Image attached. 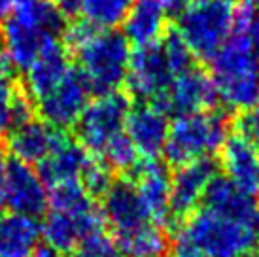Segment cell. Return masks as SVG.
Instances as JSON below:
<instances>
[{
	"mask_svg": "<svg viewBox=\"0 0 259 257\" xmlns=\"http://www.w3.org/2000/svg\"><path fill=\"white\" fill-rule=\"evenodd\" d=\"M42 238L36 218L17 212H0V257H32Z\"/></svg>",
	"mask_w": 259,
	"mask_h": 257,
	"instance_id": "22",
	"label": "cell"
},
{
	"mask_svg": "<svg viewBox=\"0 0 259 257\" xmlns=\"http://www.w3.org/2000/svg\"><path fill=\"white\" fill-rule=\"evenodd\" d=\"M218 174V164L212 157L197 159L182 164L170 178V216L172 225H180L199 208L210 180Z\"/></svg>",
	"mask_w": 259,
	"mask_h": 257,
	"instance_id": "12",
	"label": "cell"
},
{
	"mask_svg": "<svg viewBox=\"0 0 259 257\" xmlns=\"http://www.w3.org/2000/svg\"><path fill=\"white\" fill-rule=\"evenodd\" d=\"M168 127V114L153 102H142L133 108L125 121V133L140 159H159L165 150Z\"/></svg>",
	"mask_w": 259,
	"mask_h": 257,
	"instance_id": "16",
	"label": "cell"
},
{
	"mask_svg": "<svg viewBox=\"0 0 259 257\" xmlns=\"http://www.w3.org/2000/svg\"><path fill=\"white\" fill-rule=\"evenodd\" d=\"M61 136L63 131L32 117L8 131V148L15 159L29 164H40Z\"/></svg>",
	"mask_w": 259,
	"mask_h": 257,
	"instance_id": "19",
	"label": "cell"
},
{
	"mask_svg": "<svg viewBox=\"0 0 259 257\" xmlns=\"http://www.w3.org/2000/svg\"><path fill=\"white\" fill-rule=\"evenodd\" d=\"M129 112V97L121 91L99 95L97 99L89 100L76 123L78 142L93 155H99L112 138L125 131Z\"/></svg>",
	"mask_w": 259,
	"mask_h": 257,
	"instance_id": "7",
	"label": "cell"
},
{
	"mask_svg": "<svg viewBox=\"0 0 259 257\" xmlns=\"http://www.w3.org/2000/svg\"><path fill=\"white\" fill-rule=\"evenodd\" d=\"M93 157L91 151L63 133L48 157L38 164V172L48 189L63 184H81V178Z\"/></svg>",
	"mask_w": 259,
	"mask_h": 257,
	"instance_id": "17",
	"label": "cell"
},
{
	"mask_svg": "<svg viewBox=\"0 0 259 257\" xmlns=\"http://www.w3.org/2000/svg\"><path fill=\"white\" fill-rule=\"evenodd\" d=\"M212 61L218 100L229 110L248 112L259 104V57L240 32H233Z\"/></svg>",
	"mask_w": 259,
	"mask_h": 257,
	"instance_id": "3",
	"label": "cell"
},
{
	"mask_svg": "<svg viewBox=\"0 0 259 257\" xmlns=\"http://www.w3.org/2000/svg\"><path fill=\"white\" fill-rule=\"evenodd\" d=\"M65 17L51 0H15L2 27V44L12 64L27 70L46 44L61 38Z\"/></svg>",
	"mask_w": 259,
	"mask_h": 257,
	"instance_id": "2",
	"label": "cell"
},
{
	"mask_svg": "<svg viewBox=\"0 0 259 257\" xmlns=\"http://www.w3.org/2000/svg\"><path fill=\"white\" fill-rule=\"evenodd\" d=\"M133 2L135 0H81L79 14L83 15V21L97 29L112 30L125 21Z\"/></svg>",
	"mask_w": 259,
	"mask_h": 257,
	"instance_id": "24",
	"label": "cell"
},
{
	"mask_svg": "<svg viewBox=\"0 0 259 257\" xmlns=\"http://www.w3.org/2000/svg\"><path fill=\"white\" fill-rule=\"evenodd\" d=\"M174 74L166 64L159 44L137 48L131 53L125 85L129 93L144 102H159L166 93Z\"/></svg>",
	"mask_w": 259,
	"mask_h": 257,
	"instance_id": "11",
	"label": "cell"
},
{
	"mask_svg": "<svg viewBox=\"0 0 259 257\" xmlns=\"http://www.w3.org/2000/svg\"><path fill=\"white\" fill-rule=\"evenodd\" d=\"M65 257H121L115 240L110 238L104 231L99 235L87 238L85 242H81L76 250L68 251Z\"/></svg>",
	"mask_w": 259,
	"mask_h": 257,
	"instance_id": "28",
	"label": "cell"
},
{
	"mask_svg": "<svg viewBox=\"0 0 259 257\" xmlns=\"http://www.w3.org/2000/svg\"><path fill=\"white\" fill-rule=\"evenodd\" d=\"M197 0H161V4L165 8L166 14H180L182 10H186L187 6L195 4Z\"/></svg>",
	"mask_w": 259,
	"mask_h": 257,
	"instance_id": "32",
	"label": "cell"
},
{
	"mask_svg": "<svg viewBox=\"0 0 259 257\" xmlns=\"http://www.w3.org/2000/svg\"><path fill=\"white\" fill-rule=\"evenodd\" d=\"M238 133H242V135L252 142V146L259 153V104L255 108H252V110H248V112L240 117Z\"/></svg>",
	"mask_w": 259,
	"mask_h": 257,
	"instance_id": "30",
	"label": "cell"
},
{
	"mask_svg": "<svg viewBox=\"0 0 259 257\" xmlns=\"http://www.w3.org/2000/svg\"><path fill=\"white\" fill-rule=\"evenodd\" d=\"M216 100L218 95L212 78L199 68L189 66L174 76L163 99L153 104L161 106L166 114L186 115L210 110Z\"/></svg>",
	"mask_w": 259,
	"mask_h": 257,
	"instance_id": "13",
	"label": "cell"
},
{
	"mask_svg": "<svg viewBox=\"0 0 259 257\" xmlns=\"http://www.w3.org/2000/svg\"><path fill=\"white\" fill-rule=\"evenodd\" d=\"M102 218L112 229L114 238L125 236L151 223V218L138 195L133 180L112 182L102 195Z\"/></svg>",
	"mask_w": 259,
	"mask_h": 257,
	"instance_id": "14",
	"label": "cell"
},
{
	"mask_svg": "<svg viewBox=\"0 0 259 257\" xmlns=\"http://www.w3.org/2000/svg\"><path fill=\"white\" fill-rule=\"evenodd\" d=\"M161 51H163V57H165L168 68L174 76L180 74V72L187 70L189 66H193V55L189 48L186 46V42L180 38L178 32H168L161 38Z\"/></svg>",
	"mask_w": 259,
	"mask_h": 257,
	"instance_id": "26",
	"label": "cell"
},
{
	"mask_svg": "<svg viewBox=\"0 0 259 257\" xmlns=\"http://www.w3.org/2000/svg\"><path fill=\"white\" fill-rule=\"evenodd\" d=\"M178 240L208 257H244L259 250V225L201 206L178 225Z\"/></svg>",
	"mask_w": 259,
	"mask_h": 257,
	"instance_id": "1",
	"label": "cell"
},
{
	"mask_svg": "<svg viewBox=\"0 0 259 257\" xmlns=\"http://www.w3.org/2000/svg\"><path fill=\"white\" fill-rule=\"evenodd\" d=\"M229 135L227 115L214 110H204L197 114L176 115L168 127L165 142L166 163L172 166L193 163L197 159L212 157L222 150Z\"/></svg>",
	"mask_w": 259,
	"mask_h": 257,
	"instance_id": "4",
	"label": "cell"
},
{
	"mask_svg": "<svg viewBox=\"0 0 259 257\" xmlns=\"http://www.w3.org/2000/svg\"><path fill=\"white\" fill-rule=\"evenodd\" d=\"M91 95L93 89L83 76V72L78 66H70L65 78L36 100L40 119L59 131L74 127L89 104Z\"/></svg>",
	"mask_w": 259,
	"mask_h": 257,
	"instance_id": "9",
	"label": "cell"
},
{
	"mask_svg": "<svg viewBox=\"0 0 259 257\" xmlns=\"http://www.w3.org/2000/svg\"><path fill=\"white\" fill-rule=\"evenodd\" d=\"M166 15L161 0H135L121 23L123 36L135 48L159 44L166 34Z\"/></svg>",
	"mask_w": 259,
	"mask_h": 257,
	"instance_id": "21",
	"label": "cell"
},
{
	"mask_svg": "<svg viewBox=\"0 0 259 257\" xmlns=\"http://www.w3.org/2000/svg\"><path fill=\"white\" fill-rule=\"evenodd\" d=\"M72 53L78 57V68L83 72L93 93L119 91L125 83L131 63V44L123 32L97 29Z\"/></svg>",
	"mask_w": 259,
	"mask_h": 257,
	"instance_id": "6",
	"label": "cell"
},
{
	"mask_svg": "<svg viewBox=\"0 0 259 257\" xmlns=\"http://www.w3.org/2000/svg\"><path fill=\"white\" fill-rule=\"evenodd\" d=\"M244 257H259V250L257 251H252V253H248V255H244Z\"/></svg>",
	"mask_w": 259,
	"mask_h": 257,
	"instance_id": "38",
	"label": "cell"
},
{
	"mask_svg": "<svg viewBox=\"0 0 259 257\" xmlns=\"http://www.w3.org/2000/svg\"><path fill=\"white\" fill-rule=\"evenodd\" d=\"M32 257H61V253L55 250H51L50 246H44V248H38Z\"/></svg>",
	"mask_w": 259,
	"mask_h": 257,
	"instance_id": "36",
	"label": "cell"
},
{
	"mask_svg": "<svg viewBox=\"0 0 259 257\" xmlns=\"http://www.w3.org/2000/svg\"><path fill=\"white\" fill-rule=\"evenodd\" d=\"M235 30L244 36L248 44L252 46L253 53L259 57V14L253 10H237V21Z\"/></svg>",
	"mask_w": 259,
	"mask_h": 257,
	"instance_id": "29",
	"label": "cell"
},
{
	"mask_svg": "<svg viewBox=\"0 0 259 257\" xmlns=\"http://www.w3.org/2000/svg\"><path fill=\"white\" fill-rule=\"evenodd\" d=\"M40 227L46 246L59 253H68L87 238L102 233L104 218L91 199L72 208H51Z\"/></svg>",
	"mask_w": 259,
	"mask_h": 257,
	"instance_id": "8",
	"label": "cell"
},
{
	"mask_svg": "<svg viewBox=\"0 0 259 257\" xmlns=\"http://www.w3.org/2000/svg\"><path fill=\"white\" fill-rule=\"evenodd\" d=\"M235 0H197L178 14L176 32L193 59L210 61L235 32Z\"/></svg>",
	"mask_w": 259,
	"mask_h": 257,
	"instance_id": "5",
	"label": "cell"
},
{
	"mask_svg": "<svg viewBox=\"0 0 259 257\" xmlns=\"http://www.w3.org/2000/svg\"><path fill=\"white\" fill-rule=\"evenodd\" d=\"M2 202L17 214L30 218L42 216L50 204V193L38 168L15 157L6 161Z\"/></svg>",
	"mask_w": 259,
	"mask_h": 257,
	"instance_id": "10",
	"label": "cell"
},
{
	"mask_svg": "<svg viewBox=\"0 0 259 257\" xmlns=\"http://www.w3.org/2000/svg\"><path fill=\"white\" fill-rule=\"evenodd\" d=\"M114 240L121 257H165L168 253L165 227L153 222Z\"/></svg>",
	"mask_w": 259,
	"mask_h": 257,
	"instance_id": "23",
	"label": "cell"
},
{
	"mask_svg": "<svg viewBox=\"0 0 259 257\" xmlns=\"http://www.w3.org/2000/svg\"><path fill=\"white\" fill-rule=\"evenodd\" d=\"M70 66L72 64L68 63V48L65 42H61V38H53L44 46L32 64L25 70V91L29 97L38 100L65 78Z\"/></svg>",
	"mask_w": 259,
	"mask_h": 257,
	"instance_id": "18",
	"label": "cell"
},
{
	"mask_svg": "<svg viewBox=\"0 0 259 257\" xmlns=\"http://www.w3.org/2000/svg\"><path fill=\"white\" fill-rule=\"evenodd\" d=\"M222 166L225 176L250 193L259 187V153L242 133L227 135L222 146Z\"/></svg>",
	"mask_w": 259,
	"mask_h": 257,
	"instance_id": "20",
	"label": "cell"
},
{
	"mask_svg": "<svg viewBox=\"0 0 259 257\" xmlns=\"http://www.w3.org/2000/svg\"><path fill=\"white\" fill-rule=\"evenodd\" d=\"M12 68H14V64L8 57L6 48L0 40V78H12Z\"/></svg>",
	"mask_w": 259,
	"mask_h": 257,
	"instance_id": "33",
	"label": "cell"
},
{
	"mask_svg": "<svg viewBox=\"0 0 259 257\" xmlns=\"http://www.w3.org/2000/svg\"><path fill=\"white\" fill-rule=\"evenodd\" d=\"M131 180L144 202L151 222L165 227L172 225L170 216V174L159 159H140L131 170Z\"/></svg>",
	"mask_w": 259,
	"mask_h": 257,
	"instance_id": "15",
	"label": "cell"
},
{
	"mask_svg": "<svg viewBox=\"0 0 259 257\" xmlns=\"http://www.w3.org/2000/svg\"><path fill=\"white\" fill-rule=\"evenodd\" d=\"M21 93L12 78H0V135L8 133L15 123V104Z\"/></svg>",
	"mask_w": 259,
	"mask_h": 257,
	"instance_id": "27",
	"label": "cell"
},
{
	"mask_svg": "<svg viewBox=\"0 0 259 257\" xmlns=\"http://www.w3.org/2000/svg\"><path fill=\"white\" fill-rule=\"evenodd\" d=\"M15 0H0V23H4L14 10Z\"/></svg>",
	"mask_w": 259,
	"mask_h": 257,
	"instance_id": "35",
	"label": "cell"
},
{
	"mask_svg": "<svg viewBox=\"0 0 259 257\" xmlns=\"http://www.w3.org/2000/svg\"><path fill=\"white\" fill-rule=\"evenodd\" d=\"M63 17H76L81 8V0H51Z\"/></svg>",
	"mask_w": 259,
	"mask_h": 257,
	"instance_id": "31",
	"label": "cell"
},
{
	"mask_svg": "<svg viewBox=\"0 0 259 257\" xmlns=\"http://www.w3.org/2000/svg\"><path fill=\"white\" fill-rule=\"evenodd\" d=\"M240 4L248 10H257L259 8V0H240Z\"/></svg>",
	"mask_w": 259,
	"mask_h": 257,
	"instance_id": "37",
	"label": "cell"
},
{
	"mask_svg": "<svg viewBox=\"0 0 259 257\" xmlns=\"http://www.w3.org/2000/svg\"><path fill=\"white\" fill-rule=\"evenodd\" d=\"M97 157H101L112 170H129V172L140 161L137 148L133 146V142H131V138L127 136L125 131H123L121 135L115 136V138H112Z\"/></svg>",
	"mask_w": 259,
	"mask_h": 257,
	"instance_id": "25",
	"label": "cell"
},
{
	"mask_svg": "<svg viewBox=\"0 0 259 257\" xmlns=\"http://www.w3.org/2000/svg\"><path fill=\"white\" fill-rule=\"evenodd\" d=\"M257 193H259V187H257Z\"/></svg>",
	"mask_w": 259,
	"mask_h": 257,
	"instance_id": "39",
	"label": "cell"
},
{
	"mask_svg": "<svg viewBox=\"0 0 259 257\" xmlns=\"http://www.w3.org/2000/svg\"><path fill=\"white\" fill-rule=\"evenodd\" d=\"M174 257H208V255H204L201 250H197V248H193V246H189V244L180 242V240H178V246H176Z\"/></svg>",
	"mask_w": 259,
	"mask_h": 257,
	"instance_id": "34",
	"label": "cell"
}]
</instances>
